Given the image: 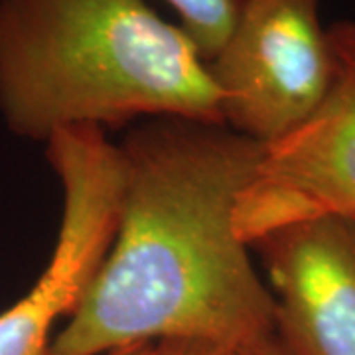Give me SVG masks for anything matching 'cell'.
Returning a JSON list of instances; mask_svg holds the SVG:
<instances>
[{"label":"cell","mask_w":355,"mask_h":355,"mask_svg":"<svg viewBox=\"0 0 355 355\" xmlns=\"http://www.w3.org/2000/svg\"><path fill=\"white\" fill-rule=\"evenodd\" d=\"M154 345H132V347H125V349H116L113 354L107 355H153Z\"/></svg>","instance_id":"30bf717a"},{"label":"cell","mask_w":355,"mask_h":355,"mask_svg":"<svg viewBox=\"0 0 355 355\" xmlns=\"http://www.w3.org/2000/svg\"><path fill=\"white\" fill-rule=\"evenodd\" d=\"M270 280L277 334L294 355H355V219L306 217L251 243Z\"/></svg>","instance_id":"8992f818"},{"label":"cell","mask_w":355,"mask_h":355,"mask_svg":"<svg viewBox=\"0 0 355 355\" xmlns=\"http://www.w3.org/2000/svg\"><path fill=\"white\" fill-rule=\"evenodd\" d=\"M223 349L198 342H162L154 345L153 355H223Z\"/></svg>","instance_id":"9c48e42d"},{"label":"cell","mask_w":355,"mask_h":355,"mask_svg":"<svg viewBox=\"0 0 355 355\" xmlns=\"http://www.w3.org/2000/svg\"><path fill=\"white\" fill-rule=\"evenodd\" d=\"M328 36L334 77L324 101L291 135L266 144L237 198L233 227L247 247L306 217L355 219V18L334 22Z\"/></svg>","instance_id":"5b68a950"},{"label":"cell","mask_w":355,"mask_h":355,"mask_svg":"<svg viewBox=\"0 0 355 355\" xmlns=\"http://www.w3.org/2000/svg\"><path fill=\"white\" fill-rule=\"evenodd\" d=\"M207 67L229 128L265 146L284 139L316 111L334 77L320 0H245Z\"/></svg>","instance_id":"3957f363"},{"label":"cell","mask_w":355,"mask_h":355,"mask_svg":"<svg viewBox=\"0 0 355 355\" xmlns=\"http://www.w3.org/2000/svg\"><path fill=\"white\" fill-rule=\"evenodd\" d=\"M0 114L44 142L162 116L223 123L207 62L144 0H0Z\"/></svg>","instance_id":"7a4b0ae2"},{"label":"cell","mask_w":355,"mask_h":355,"mask_svg":"<svg viewBox=\"0 0 355 355\" xmlns=\"http://www.w3.org/2000/svg\"><path fill=\"white\" fill-rule=\"evenodd\" d=\"M64 191L58 241L42 277L0 314V355H48L53 326L69 318L113 243L121 203L119 148L105 130L64 128L48 142Z\"/></svg>","instance_id":"277c9868"},{"label":"cell","mask_w":355,"mask_h":355,"mask_svg":"<svg viewBox=\"0 0 355 355\" xmlns=\"http://www.w3.org/2000/svg\"><path fill=\"white\" fill-rule=\"evenodd\" d=\"M180 16L182 30L193 42L205 62L216 53L231 36L245 0H166Z\"/></svg>","instance_id":"52a82bcc"},{"label":"cell","mask_w":355,"mask_h":355,"mask_svg":"<svg viewBox=\"0 0 355 355\" xmlns=\"http://www.w3.org/2000/svg\"><path fill=\"white\" fill-rule=\"evenodd\" d=\"M119 148L113 243L48 355L198 342L235 349L277 331V306L233 227L265 144L225 123L148 119Z\"/></svg>","instance_id":"6da1fadb"},{"label":"cell","mask_w":355,"mask_h":355,"mask_svg":"<svg viewBox=\"0 0 355 355\" xmlns=\"http://www.w3.org/2000/svg\"><path fill=\"white\" fill-rule=\"evenodd\" d=\"M223 355H294L286 347V343L282 342L279 338V334H270V336H265L261 340H254L251 343H245V345H239L235 349H229Z\"/></svg>","instance_id":"ba28073f"}]
</instances>
